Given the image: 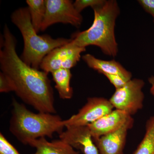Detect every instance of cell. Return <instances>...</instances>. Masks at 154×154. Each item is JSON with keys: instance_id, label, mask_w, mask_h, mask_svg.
Segmentation results:
<instances>
[{"instance_id": "6da1fadb", "label": "cell", "mask_w": 154, "mask_h": 154, "mask_svg": "<svg viewBox=\"0 0 154 154\" xmlns=\"http://www.w3.org/2000/svg\"><path fill=\"white\" fill-rule=\"evenodd\" d=\"M0 68L11 80L16 95L38 112L56 113L48 74L25 63L17 54L16 37L7 25L1 38Z\"/></svg>"}, {"instance_id": "7a4b0ae2", "label": "cell", "mask_w": 154, "mask_h": 154, "mask_svg": "<svg viewBox=\"0 0 154 154\" xmlns=\"http://www.w3.org/2000/svg\"><path fill=\"white\" fill-rule=\"evenodd\" d=\"M93 9L94 17L92 25L87 30L73 33L71 42L85 48L95 45L105 54L115 57L118 52L115 35L116 21L120 14L118 3L115 0H105L103 5Z\"/></svg>"}, {"instance_id": "3957f363", "label": "cell", "mask_w": 154, "mask_h": 154, "mask_svg": "<svg viewBox=\"0 0 154 154\" xmlns=\"http://www.w3.org/2000/svg\"><path fill=\"white\" fill-rule=\"evenodd\" d=\"M9 130L20 142L28 145L31 141L45 137L52 138L59 134L65 127V120L52 113H34L14 98Z\"/></svg>"}, {"instance_id": "277c9868", "label": "cell", "mask_w": 154, "mask_h": 154, "mask_svg": "<svg viewBox=\"0 0 154 154\" xmlns=\"http://www.w3.org/2000/svg\"><path fill=\"white\" fill-rule=\"evenodd\" d=\"M11 19L19 28L24 40V50L20 58L33 68L38 69L42 60L51 51L71 41V39L53 38L49 35H38L31 23L28 7L16 10L12 13Z\"/></svg>"}, {"instance_id": "5b68a950", "label": "cell", "mask_w": 154, "mask_h": 154, "mask_svg": "<svg viewBox=\"0 0 154 154\" xmlns=\"http://www.w3.org/2000/svg\"><path fill=\"white\" fill-rule=\"evenodd\" d=\"M144 85L140 79L130 80L123 87L116 89L109 101L115 109L132 116L143 107L144 94L142 90Z\"/></svg>"}, {"instance_id": "8992f818", "label": "cell", "mask_w": 154, "mask_h": 154, "mask_svg": "<svg viewBox=\"0 0 154 154\" xmlns=\"http://www.w3.org/2000/svg\"><path fill=\"white\" fill-rule=\"evenodd\" d=\"M46 13L41 31L56 23L70 24L76 28L82 25L83 18L70 0H45Z\"/></svg>"}, {"instance_id": "52a82bcc", "label": "cell", "mask_w": 154, "mask_h": 154, "mask_svg": "<svg viewBox=\"0 0 154 154\" xmlns=\"http://www.w3.org/2000/svg\"><path fill=\"white\" fill-rule=\"evenodd\" d=\"M71 42L53 50L43 58L40 66L42 71L48 74L60 69H70L77 64L86 48L75 46Z\"/></svg>"}, {"instance_id": "ba28073f", "label": "cell", "mask_w": 154, "mask_h": 154, "mask_svg": "<svg viewBox=\"0 0 154 154\" xmlns=\"http://www.w3.org/2000/svg\"><path fill=\"white\" fill-rule=\"evenodd\" d=\"M109 100L103 97H90L77 114L65 120V127L85 126L91 124L113 110Z\"/></svg>"}, {"instance_id": "9c48e42d", "label": "cell", "mask_w": 154, "mask_h": 154, "mask_svg": "<svg viewBox=\"0 0 154 154\" xmlns=\"http://www.w3.org/2000/svg\"><path fill=\"white\" fill-rule=\"evenodd\" d=\"M66 128L59 134L60 140L84 154H99L88 125Z\"/></svg>"}, {"instance_id": "30bf717a", "label": "cell", "mask_w": 154, "mask_h": 154, "mask_svg": "<svg viewBox=\"0 0 154 154\" xmlns=\"http://www.w3.org/2000/svg\"><path fill=\"white\" fill-rule=\"evenodd\" d=\"M132 118L124 111L115 109L88 125L95 139L118 130Z\"/></svg>"}, {"instance_id": "8fae6325", "label": "cell", "mask_w": 154, "mask_h": 154, "mask_svg": "<svg viewBox=\"0 0 154 154\" xmlns=\"http://www.w3.org/2000/svg\"><path fill=\"white\" fill-rule=\"evenodd\" d=\"M133 118L118 130L94 139L99 154H124L128 131L132 128Z\"/></svg>"}, {"instance_id": "7c38bea8", "label": "cell", "mask_w": 154, "mask_h": 154, "mask_svg": "<svg viewBox=\"0 0 154 154\" xmlns=\"http://www.w3.org/2000/svg\"><path fill=\"white\" fill-rule=\"evenodd\" d=\"M82 59L89 67L97 71L99 73L118 75L128 81L131 79L132 74L114 60H102L90 54L83 55Z\"/></svg>"}, {"instance_id": "4fadbf2b", "label": "cell", "mask_w": 154, "mask_h": 154, "mask_svg": "<svg viewBox=\"0 0 154 154\" xmlns=\"http://www.w3.org/2000/svg\"><path fill=\"white\" fill-rule=\"evenodd\" d=\"M28 145L36 149V152L32 154H80L60 139L49 142L45 137H41L31 141Z\"/></svg>"}, {"instance_id": "5bb4252c", "label": "cell", "mask_w": 154, "mask_h": 154, "mask_svg": "<svg viewBox=\"0 0 154 154\" xmlns=\"http://www.w3.org/2000/svg\"><path fill=\"white\" fill-rule=\"evenodd\" d=\"M55 88L61 99H69L72 97L73 91L70 86L72 75L70 69H60L51 73Z\"/></svg>"}, {"instance_id": "9a60e30c", "label": "cell", "mask_w": 154, "mask_h": 154, "mask_svg": "<svg viewBox=\"0 0 154 154\" xmlns=\"http://www.w3.org/2000/svg\"><path fill=\"white\" fill-rule=\"evenodd\" d=\"M31 23L36 32L41 30L46 13L45 0H27Z\"/></svg>"}, {"instance_id": "2e32d148", "label": "cell", "mask_w": 154, "mask_h": 154, "mask_svg": "<svg viewBox=\"0 0 154 154\" xmlns=\"http://www.w3.org/2000/svg\"><path fill=\"white\" fill-rule=\"evenodd\" d=\"M142 140L133 154H154V114L147 120Z\"/></svg>"}, {"instance_id": "e0dca14e", "label": "cell", "mask_w": 154, "mask_h": 154, "mask_svg": "<svg viewBox=\"0 0 154 154\" xmlns=\"http://www.w3.org/2000/svg\"><path fill=\"white\" fill-rule=\"evenodd\" d=\"M105 0H76L73 3L75 9L79 13L87 7H91L92 8L101 5L105 2Z\"/></svg>"}, {"instance_id": "ac0fdd59", "label": "cell", "mask_w": 154, "mask_h": 154, "mask_svg": "<svg viewBox=\"0 0 154 154\" xmlns=\"http://www.w3.org/2000/svg\"><path fill=\"white\" fill-rule=\"evenodd\" d=\"M0 154H20L2 133H0Z\"/></svg>"}, {"instance_id": "d6986e66", "label": "cell", "mask_w": 154, "mask_h": 154, "mask_svg": "<svg viewBox=\"0 0 154 154\" xmlns=\"http://www.w3.org/2000/svg\"><path fill=\"white\" fill-rule=\"evenodd\" d=\"M14 91V88L11 80L2 72H0V92L9 93Z\"/></svg>"}, {"instance_id": "ffe728a7", "label": "cell", "mask_w": 154, "mask_h": 154, "mask_svg": "<svg viewBox=\"0 0 154 154\" xmlns=\"http://www.w3.org/2000/svg\"><path fill=\"white\" fill-rule=\"evenodd\" d=\"M108 79L109 82L115 87L116 89H119L124 86L127 82V80L124 78L116 75L108 74H103Z\"/></svg>"}, {"instance_id": "44dd1931", "label": "cell", "mask_w": 154, "mask_h": 154, "mask_svg": "<svg viewBox=\"0 0 154 154\" xmlns=\"http://www.w3.org/2000/svg\"><path fill=\"white\" fill-rule=\"evenodd\" d=\"M138 2L154 19V0H139Z\"/></svg>"}, {"instance_id": "7402d4cb", "label": "cell", "mask_w": 154, "mask_h": 154, "mask_svg": "<svg viewBox=\"0 0 154 154\" xmlns=\"http://www.w3.org/2000/svg\"><path fill=\"white\" fill-rule=\"evenodd\" d=\"M148 82L151 85L150 92L152 95L154 96V76L149 77L148 79Z\"/></svg>"}, {"instance_id": "603a6c76", "label": "cell", "mask_w": 154, "mask_h": 154, "mask_svg": "<svg viewBox=\"0 0 154 154\" xmlns=\"http://www.w3.org/2000/svg\"><path fill=\"white\" fill-rule=\"evenodd\" d=\"M153 21H154V19H153Z\"/></svg>"}]
</instances>
